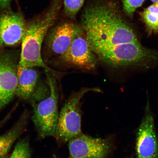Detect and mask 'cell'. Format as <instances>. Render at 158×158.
Listing matches in <instances>:
<instances>
[{
    "instance_id": "d6986e66",
    "label": "cell",
    "mask_w": 158,
    "mask_h": 158,
    "mask_svg": "<svg viewBox=\"0 0 158 158\" xmlns=\"http://www.w3.org/2000/svg\"><path fill=\"white\" fill-rule=\"evenodd\" d=\"M12 113V111L10 112L3 119L0 121V128L2 127L7 122V120L9 119Z\"/></svg>"
},
{
    "instance_id": "30bf717a",
    "label": "cell",
    "mask_w": 158,
    "mask_h": 158,
    "mask_svg": "<svg viewBox=\"0 0 158 158\" xmlns=\"http://www.w3.org/2000/svg\"><path fill=\"white\" fill-rule=\"evenodd\" d=\"M146 111L137 134V158H158V141L153 117L149 109Z\"/></svg>"
},
{
    "instance_id": "ac0fdd59",
    "label": "cell",
    "mask_w": 158,
    "mask_h": 158,
    "mask_svg": "<svg viewBox=\"0 0 158 158\" xmlns=\"http://www.w3.org/2000/svg\"><path fill=\"white\" fill-rule=\"evenodd\" d=\"M11 0H0V13L9 9Z\"/></svg>"
},
{
    "instance_id": "7a4b0ae2",
    "label": "cell",
    "mask_w": 158,
    "mask_h": 158,
    "mask_svg": "<svg viewBox=\"0 0 158 158\" xmlns=\"http://www.w3.org/2000/svg\"><path fill=\"white\" fill-rule=\"evenodd\" d=\"M59 6L58 2L55 3L44 16L27 24L21 42V51L19 68L41 67L49 71H53L43 60L41 48L47 31L56 19Z\"/></svg>"
},
{
    "instance_id": "e0dca14e",
    "label": "cell",
    "mask_w": 158,
    "mask_h": 158,
    "mask_svg": "<svg viewBox=\"0 0 158 158\" xmlns=\"http://www.w3.org/2000/svg\"><path fill=\"white\" fill-rule=\"evenodd\" d=\"M124 11L131 16L138 8L141 6L145 0H122Z\"/></svg>"
},
{
    "instance_id": "5bb4252c",
    "label": "cell",
    "mask_w": 158,
    "mask_h": 158,
    "mask_svg": "<svg viewBox=\"0 0 158 158\" xmlns=\"http://www.w3.org/2000/svg\"><path fill=\"white\" fill-rule=\"evenodd\" d=\"M141 16L149 32L158 34V2L144 10Z\"/></svg>"
},
{
    "instance_id": "ba28073f",
    "label": "cell",
    "mask_w": 158,
    "mask_h": 158,
    "mask_svg": "<svg viewBox=\"0 0 158 158\" xmlns=\"http://www.w3.org/2000/svg\"><path fill=\"white\" fill-rule=\"evenodd\" d=\"M61 58L67 64L86 70L94 69L97 64L96 55L84 32L74 40L66 51L61 55Z\"/></svg>"
},
{
    "instance_id": "8fae6325",
    "label": "cell",
    "mask_w": 158,
    "mask_h": 158,
    "mask_svg": "<svg viewBox=\"0 0 158 158\" xmlns=\"http://www.w3.org/2000/svg\"><path fill=\"white\" fill-rule=\"evenodd\" d=\"M84 32L81 26L73 23H66L55 27L49 35L48 45L55 54L62 55L74 40Z\"/></svg>"
},
{
    "instance_id": "5b68a950",
    "label": "cell",
    "mask_w": 158,
    "mask_h": 158,
    "mask_svg": "<svg viewBox=\"0 0 158 158\" xmlns=\"http://www.w3.org/2000/svg\"><path fill=\"white\" fill-rule=\"evenodd\" d=\"M50 94L48 97L35 104L32 120L41 138L55 137L58 123V96L54 81L48 75Z\"/></svg>"
},
{
    "instance_id": "44dd1931",
    "label": "cell",
    "mask_w": 158,
    "mask_h": 158,
    "mask_svg": "<svg viewBox=\"0 0 158 158\" xmlns=\"http://www.w3.org/2000/svg\"><path fill=\"white\" fill-rule=\"evenodd\" d=\"M154 3L158 2V0H151Z\"/></svg>"
},
{
    "instance_id": "6da1fadb",
    "label": "cell",
    "mask_w": 158,
    "mask_h": 158,
    "mask_svg": "<svg viewBox=\"0 0 158 158\" xmlns=\"http://www.w3.org/2000/svg\"><path fill=\"white\" fill-rule=\"evenodd\" d=\"M81 27L95 55L109 47L139 42L114 3L96 4L86 7Z\"/></svg>"
},
{
    "instance_id": "9c48e42d",
    "label": "cell",
    "mask_w": 158,
    "mask_h": 158,
    "mask_svg": "<svg viewBox=\"0 0 158 158\" xmlns=\"http://www.w3.org/2000/svg\"><path fill=\"white\" fill-rule=\"evenodd\" d=\"M70 158H105L110 149L106 139L85 134L69 142Z\"/></svg>"
},
{
    "instance_id": "9a60e30c",
    "label": "cell",
    "mask_w": 158,
    "mask_h": 158,
    "mask_svg": "<svg viewBox=\"0 0 158 158\" xmlns=\"http://www.w3.org/2000/svg\"><path fill=\"white\" fill-rule=\"evenodd\" d=\"M29 141L23 139L19 142L9 158H30Z\"/></svg>"
},
{
    "instance_id": "4fadbf2b",
    "label": "cell",
    "mask_w": 158,
    "mask_h": 158,
    "mask_svg": "<svg viewBox=\"0 0 158 158\" xmlns=\"http://www.w3.org/2000/svg\"><path fill=\"white\" fill-rule=\"evenodd\" d=\"M27 120L23 116L8 131L0 136V157L7 155L13 143L24 132Z\"/></svg>"
},
{
    "instance_id": "ffe728a7",
    "label": "cell",
    "mask_w": 158,
    "mask_h": 158,
    "mask_svg": "<svg viewBox=\"0 0 158 158\" xmlns=\"http://www.w3.org/2000/svg\"><path fill=\"white\" fill-rule=\"evenodd\" d=\"M0 158H8V156L7 155H6L5 156H2L0 157Z\"/></svg>"
},
{
    "instance_id": "2e32d148",
    "label": "cell",
    "mask_w": 158,
    "mask_h": 158,
    "mask_svg": "<svg viewBox=\"0 0 158 158\" xmlns=\"http://www.w3.org/2000/svg\"><path fill=\"white\" fill-rule=\"evenodd\" d=\"M85 0H64L65 13L68 16L74 18L83 5Z\"/></svg>"
},
{
    "instance_id": "277c9868",
    "label": "cell",
    "mask_w": 158,
    "mask_h": 158,
    "mask_svg": "<svg viewBox=\"0 0 158 158\" xmlns=\"http://www.w3.org/2000/svg\"><path fill=\"white\" fill-rule=\"evenodd\" d=\"M100 92L95 88H84L73 94L65 103L59 114L55 137L64 143L69 142L82 134L81 128L80 102L85 94Z\"/></svg>"
},
{
    "instance_id": "8992f818",
    "label": "cell",
    "mask_w": 158,
    "mask_h": 158,
    "mask_svg": "<svg viewBox=\"0 0 158 158\" xmlns=\"http://www.w3.org/2000/svg\"><path fill=\"white\" fill-rule=\"evenodd\" d=\"M18 64L13 53L0 52V110L16 94Z\"/></svg>"
},
{
    "instance_id": "7c38bea8",
    "label": "cell",
    "mask_w": 158,
    "mask_h": 158,
    "mask_svg": "<svg viewBox=\"0 0 158 158\" xmlns=\"http://www.w3.org/2000/svg\"><path fill=\"white\" fill-rule=\"evenodd\" d=\"M18 84L16 95L25 100L33 96L38 82L39 75L33 68H18Z\"/></svg>"
},
{
    "instance_id": "52a82bcc",
    "label": "cell",
    "mask_w": 158,
    "mask_h": 158,
    "mask_svg": "<svg viewBox=\"0 0 158 158\" xmlns=\"http://www.w3.org/2000/svg\"><path fill=\"white\" fill-rule=\"evenodd\" d=\"M27 24L23 16L9 8L0 13V48L21 42Z\"/></svg>"
},
{
    "instance_id": "3957f363",
    "label": "cell",
    "mask_w": 158,
    "mask_h": 158,
    "mask_svg": "<svg viewBox=\"0 0 158 158\" xmlns=\"http://www.w3.org/2000/svg\"><path fill=\"white\" fill-rule=\"evenodd\" d=\"M110 66L149 67L158 64V51L146 48L139 42L125 43L109 47L96 55Z\"/></svg>"
}]
</instances>
